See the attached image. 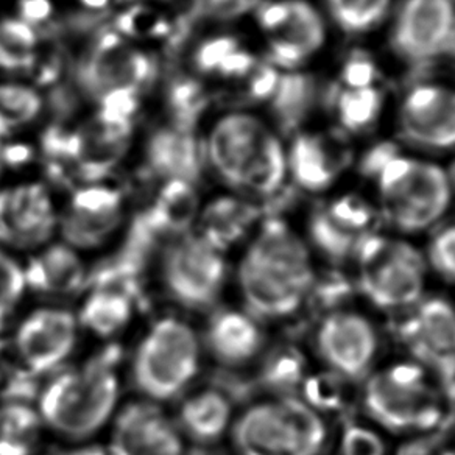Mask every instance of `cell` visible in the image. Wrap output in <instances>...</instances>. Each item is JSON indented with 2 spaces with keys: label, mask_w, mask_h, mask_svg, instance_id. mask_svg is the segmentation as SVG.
<instances>
[{
  "label": "cell",
  "mask_w": 455,
  "mask_h": 455,
  "mask_svg": "<svg viewBox=\"0 0 455 455\" xmlns=\"http://www.w3.org/2000/svg\"><path fill=\"white\" fill-rule=\"evenodd\" d=\"M438 455H455V446L454 448L446 449V451H442V452H438Z\"/></svg>",
  "instance_id": "55"
},
{
  "label": "cell",
  "mask_w": 455,
  "mask_h": 455,
  "mask_svg": "<svg viewBox=\"0 0 455 455\" xmlns=\"http://www.w3.org/2000/svg\"><path fill=\"white\" fill-rule=\"evenodd\" d=\"M114 24L119 32L130 36H140L142 33L152 35V36H163V35H171L172 30L171 26L164 20L155 16L152 10L142 5L130 8L128 12L121 14Z\"/></svg>",
  "instance_id": "42"
},
{
  "label": "cell",
  "mask_w": 455,
  "mask_h": 455,
  "mask_svg": "<svg viewBox=\"0 0 455 455\" xmlns=\"http://www.w3.org/2000/svg\"><path fill=\"white\" fill-rule=\"evenodd\" d=\"M198 217V198L192 184L181 180H169L159 192L146 217V227L153 233L173 235H188L192 223Z\"/></svg>",
  "instance_id": "27"
},
{
  "label": "cell",
  "mask_w": 455,
  "mask_h": 455,
  "mask_svg": "<svg viewBox=\"0 0 455 455\" xmlns=\"http://www.w3.org/2000/svg\"><path fill=\"white\" fill-rule=\"evenodd\" d=\"M260 217V209L251 203L220 196L209 203L196 217V235L211 247L225 254L251 231Z\"/></svg>",
  "instance_id": "23"
},
{
  "label": "cell",
  "mask_w": 455,
  "mask_h": 455,
  "mask_svg": "<svg viewBox=\"0 0 455 455\" xmlns=\"http://www.w3.org/2000/svg\"><path fill=\"white\" fill-rule=\"evenodd\" d=\"M285 161L283 147L272 133L267 134L259 150L248 163L239 183V189L248 190L256 196H272L284 181Z\"/></svg>",
  "instance_id": "31"
},
{
  "label": "cell",
  "mask_w": 455,
  "mask_h": 455,
  "mask_svg": "<svg viewBox=\"0 0 455 455\" xmlns=\"http://www.w3.org/2000/svg\"><path fill=\"white\" fill-rule=\"evenodd\" d=\"M380 109V94L373 88L348 89L337 101L340 121L348 130H362L376 119Z\"/></svg>",
  "instance_id": "37"
},
{
  "label": "cell",
  "mask_w": 455,
  "mask_h": 455,
  "mask_svg": "<svg viewBox=\"0 0 455 455\" xmlns=\"http://www.w3.org/2000/svg\"><path fill=\"white\" fill-rule=\"evenodd\" d=\"M267 379L275 386H291L303 382V361L301 355L291 349L281 351L268 361Z\"/></svg>",
  "instance_id": "43"
},
{
  "label": "cell",
  "mask_w": 455,
  "mask_h": 455,
  "mask_svg": "<svg viewBox=\"0 0 455 455\" xmlns=\"http://www.w3.org/2000/svg\"><path fill=\"white\" fill-rule=\"evenodd\" d=\"M259 0H196V13L219 20H231L245 13Z\"/></svg>",
  "instance_id": "46"
},
{
  "label": "cell",
  "mask_w": 455,
  "mask_h": 455,
  "mask_svg": "<svg viewBox=\"0 0 455 455\" xmlns=\"http://www.w3.org/2000/svg\"><path fill=\"white\" fill-rule=\"evenodd\" d=\"M231 436L239 455H322L329 429L303 399L283 396L250 405L235 418Z\"/></svg>",
  "instance_id": "4"
},
{
  "label": "cell",
  "mask_w": 455,
  "mask_h": 455,
  "mask_svg": "<svg viewBox=\"0 0 455 455\" xmlns=\"http://www.w3.org/2000/svg\"><path fill=\"white\" fill-rule=\"evenodd\" d=\"M32 148L24 144H13L0 150V159L10 165H22L32 159Z\"/></svg>",
  "instance_id": "52"
},
{
  "label": "cell",
  "mask_w": 455,
  "mask_h": 455,
  "mask_svg": "<svg viewBox=\"0 0 455 455\" xmlns=\"http://www.w3.org/2000/svg\"><path fill=\"white\" fill-rule=\"evenodd\" d=\"M254 68V60L247 52L235 51L220 64L219 72L225 76H242L250 74Z\"/></svg>",
  "instance_id": "51"
},
{
  "label": "cell",
  "mask_w": 455,
  "mask_h": 455,
  "mask_svg": "<svg viewBox=\"0 0 455 455\" xmlns=\"http://www.w3.org/2000/svg\"><path fill=\"white\" fill-rule=\"evenodd\" d=\"M124 198L108 188H88L72 196L69 208L58 220L64 243L76 251L103 247L121 228Z\"/></svg>",
  "instance_id": "16"
},
{
  "label": "cell",
  "mask_w": 455,
  "mask_h": 455,
  "mask_svg": "<svg viewBox=\"0 0 455 455\" xmlns=\"http://www.w3.org/2000/svg\"><path fill=\"white\" fill-rule=\"evenodd\" d=\"M340 455H387L386 440L373 427L351 424L341 434Z\"/></svg>",
  "instance_id": "41"
},
{
  "label": "cell",
  "mask_w": 455,
  "mask_h": 455,
  "mask_svg": "<svg viewBox=\"0 0 455 455\" xmlns=\"http://www.w3.org/2000/svg\"><path fill=\"white\" fill-rule=\"evenodd\" d=\"M376 76L374 64L365 55H353L343 70V80L349 89L370 88Z\"/></svg>",
  "instance_id": "47"
},
{
  "label": "cell",
  "mask_w": 455,
  "mask_h": 455,
  "mask_svg": "<svg viewBox=\"0 0 455 455\" xmlns=\"http://www.w3.org/2000/svg\"><path fill=\"white\" fill-rule=\"evenodd\" d=\"M83 4L89 8H105L108 5L109 0H82Z\"/></svg>",
  "instance_id": "53"
},
{
  "label": "cell",
  "mask_w": 455,
  "mask_h": 455,
  "mask_svg": "<svg viewBox=\"0 0 455 455\" xmlns=\"http://www.w3.org/2000/svg\"><path fill=\"white\" fill-rule=\"evenodd\" d=\"M343 382L334 373L315 374L304 378V398L306 404L310 405L314 411H335L341 405L343 399Z\"/></svg>",
  "instance_id": "39"
},
{
  "label": "cell",
  "mask_w": 455,
  "mask_h": 455,
  "mask_svg": "<svg viewBox=\"0 0 455 455\" xmlns=\"http://www.w3.org/2000/svg\"><path fill=\"white\" fill-rule=\"evenodd\" d=\"M401 57L427 61L455 45V8L451 0H407L395 27Z\"/></svg>",
  "instance_id": "12"
},
{
  "label": "cell",
  "mask_w": 455,
  "mask_h": 455,
  "mask_svg": "<svg viewBox=\"0 0 455 455\" xmlns=\"http://www.w3.org/2000/svg\"><path fill=\"white\" fill-rule=\"evenodd\" d=\"M411 309L399 331L411 351L435 365L454 363V304L444 298H426Z\"/></svg>",
  "instance_id": "17"
},
{
  "label": "cell",
  "mask_w": 455,
  "mask_h": 455,
  "mask_svg": "<svg viewBox=\"0 0 455 455\" xmlns=\"http://www.w3.org/2000/svg\"><path fill=\"white\" fill-rule=\"evenodd\" d=\"M395 156H396V147L390 142L379 144L365 156L362 163V171L367 175H376Z\"/></svg>",
  "instance_id": "50"
},
{
  "label": "cell",
  "mask_w": 455,
  "mask_h": 455,
  "mask_svg": "<svg viewBox=\"0 0 455 455\" xmlns=\"http://www.w3.org/2000/svg\"><path fill=\"white\" fill-rule=\"evenodd\" d=\"M138 92L133 89H113L101 97V113L132 121L138 111Z\"/></svg>",
  "instance_id": "45"
},
{
  "label": "cell",
  "mask_w": 455,
  "mask_h": 455,
  "mask_svg": "<svg viewBox=\"0 0 455 455\" xmlns=\"http://www.w3.org/2000/svg\"><path fill=\"white\" fill-rule=\"evenodd\" d=\"M334 20L347 32H365L386 14L390 0H328Z\"/></svg>",
  "instance_id": "35"
},
{
  "label": "cell",
  "mask_w": 455,
  "mask_h": 455,
  "mask_svg": "<svg viewBox=\"0 0 455 455\" xmlns=\"http://www.w3.org/2000/svg\"><path fill=\"white\" fill-rule=\"evenodd\" d=\"M362 295L382 310L411 309L423 299L427 264L409 242L371 235L355 254Z\"/></svg>",
  "instance_id": "5"
},
{
  "label": "cell",
  "mask_w": 455,
  "mask_h": 455,
  "mask_svg": "<svg viewBox=\"0 0 455 455\" xmlns=\"http://www.w3.org/2000/svg\"><path fill=\"white\" fill-rule=\"evenodd\" d=\"M20 20L30 27L43 24L51 18V0H20Z\"/></svg>",
  "instance_id": "49"
},
{
  "label": "cell",
  "mask_w": 455,
  "mask_h": 455,
  "mask_svg": "<svg viewBox=\"0 0 455 455\" xmlns=\"http://www.w3.org/2000/svg\"><path fill=\"white\" fill-rule=\"evenodd\" d=\"M403 132L426 147L455 146V91L419 86L407 95L401 113Z\"/></svg>",
  "instance_id": "18"
},
{
  "label": "cell",
  "mask_w": 455,
  "mask_h": 455,
  "mask_svg": "<svg viewBox=\"0 0 455 455\" xmlns=\"http://www.w3.org/2000/svg\"><path fill=\"white\" fill-rule=\"evenodd\" d=\"M362 403L368 417L390 432L426 434L444 418L446 403L429 370L401 361L368 374Z\"/></svg>",
  "instance_id": "3"
},
{
  "label": "cell",
  "mask_w": 455,
  "mask_h": 455,
  "mask_svg": "<svg viewBox=\"0 0 455 455\" xmlns=\"http://www.w3.org/2000/svg\"><path fill=\"white\" fill-rule=\"evenodd\" d=\"M270 55L283 68H295L318 51L324 41V27L315 10L303 0H287L283 24L272 33Z\"/></svg>",
  "instance_id": "22"
},
{
  "label": "cell",
  "mask_w": 455,
  "mask_h": 455,
  "mask_svg": "<svg viewBox=\"0 0 455 455\" xmlns=\"http://www.w3.org/2000/svg\"><path fill=\"white\" fill-rule=\"evenodd\" d=\"M45 426L36 409L20 403L0 405V455H35Z\"/></svg>",
  "instance_id": "29"
},
{
  "label": "cell",
  "mask_w": 455,
  "mask_h": 455,
  "mask_svg": "<svg viewBox=\"0 0 455 455\" xmlns=\"http://www.w3.org/2000/svg\"><path fill=\"white\" fill-rule=\"evenodd\" d=\"M180 426L194 442L214 444L233 426V405L223 393L212 388L194 393L180 409Z\"/></svg>",
  "instance_id": "25"
},
{
  "label": "cell",
  "mask_w": 455,
  "mask_h": 455,
  "mask_svg": "<svg viewBox=\"0 0 455 455\" xmlns=\"http://www.w3.org/2000/svg\"><path fill=\"white\" fill-rule=\"evenodd\" d=\"M206 345L215 361L227 367H243L253 362L264 347L259 320L250 312H217L206 328Z\"/></svg>",
  "instance_id": "20"
},
{
  "label": "cell",
  "mask_w": 455,
  "mask_h": 455,
  "mask_svg": "<svg viewBox=\"0 0 455 455\" xmlns=\"http://www.w3.org/2000/svg\"><path fill=\"white\" fill-rule=\"evenodd\" d=\"M156 66L150 58L128 49L116 32H103L94 51L78 69V80L89 94L103 95L113 89H133L152 82Z\"/></svg>",
  "instance_id": "13"
},
{
  "label": "cell",
  "mask_w": 455,
  "mask_h": 455,
  "mask_svg": "<svg viewBox=\"0 0 455 455\" xmlns=\"http://www.w3.org/2000/svg\"><path fill=\"white\" fill-rule=\"evenodd\" d=\"M133 314V301L125 291L105 287L84 298L76 320L80 328L95 337L109 339L127 328Z\"/></svg>",
  "instance_id": "28"
},
{
  "label": "cell",
  "mask_w": 455,
  "mask_h": 455,
  "mask_svg": "<svg viewBox=\"0 0 455 455\" xmlns=\"http://www.w3.org/2000/svg\"><path fill=\"white\" fill-rule=\"evenodd\" d=\"M27 289L63 297L82 287L86 279V266L80 251L64 242H51L24 266Z\"/></svg>",
  "instance_id": "21"
},
{
  "label": "cell",
  "mask_w": 455,
  "mask_h": 455,
  "mask_svg": "<svg viewBox=\"0 0 455 455\" xmlns=\"http://www.w3.org/2000/svg\"><path fill=\"white\" fill-rule=\"evenodd\" d=\"M449 186H451V190H454L455 192V163L451 165V171H449L448 175Z\"/></svg>",
  "instance_id": "54"
},
{
  "label": "cell",
  "mask_w": 455,
  "mask_h": 455,
  "mask_svg": "<svg viewBox=\"0 0 455 455\" xmlns=\"http://www.w3.org/2000/svg\"><path fill=\"white\" fill-rule=\"evenodd\" d=\"M36 33L24 20H5L0 22V68L2 69H32Z\"/></svg>",
  "instance_id": "33"
},
{
  "label": "cell",
  "mask_w": 455,
  "mask_h": 455,
  "mask_svg": "<svg viewBox=\"0 0 455 455\" xmlns=\"http://www.w3.org/2000/svg\"><path fill=\"white\" fill-rule=\"evenodd\" d=\"M26 291L24 266L0 247V324L18 309Z\"/></svg>",
  "instance_id": "38"
},
{
  "label": "cell",
  "mask_w": 455,
  "mask_h": 455,
  "mask_svg": "<svg viewBox=\"0 0 455 455\" xmlns=\"http://www.w3.org/2000/svg\"><path fill=\"white\" fill-rule=\"evenodd\" d=\"M374 211L355 196L337 198L310 217V247L332 262L355 258L357 248L371 235Z\"/></svg>",
  "instance_id": "15"
},
{
  "label": "cell",
  "mask_w": 455,
  "mask_h": 455,
  "mask_svg": "<svg viewBox=\"0 0 455 455\" xmlns=\"http://www.w3.org/2000/svg\"><path fill=\"white\" fill-rule=\"evenodd\" d=\"M148 165L169 180L194 183L200 175V153L192 133L161 130L148 144Z\"/></svg>",
  "instance_id": "26"
},
{
  "label": "cell",
  "mask_w": 455,
  "mask_h": 455,
  "mask_svg": "<svg viewBox=\"0 0 455 455\" xmlns=\"http://www.w3.org/2000/svg\"><path fill=\"white\" fill-rule=\"evenodd\" d=\"M315 95L312 78L299 74L279 76L273 92V109L285 130L297 127L309 113Z\"/></svg>",
  "instance_id": "32"
},
{
  "label": "cell",
  "mask_w": 455,
  "mask_h": 455,
  "mask_svg": "<svg viewBox=\"0 0 455 455\" xmlns=\"http://www.w3.org/2000/svg\"><path fill=\"white\" fill-rule=\"evenodd\" d=\"M41 109L38 94L16 84L0 86V138L10 130L33 121Z\"/></svg>",
  "instance_id": "34"
},
{
  "label": "cell",
  "mask_w": 455,
  "mask_h": 455,
  "mask_svg": "<svg viewBox=\"0 0 455 455\" xmlns=\"http://www.w3.org/2000/svg\"><path fill=\"white\" fill-rule=\"evenodd\" d=\"M51 194L41 184L0 190V247L41 250L58 228Z\"/></svg>",
  "instance_id": "11"
},
{
  "label": "cell",
  "mask_w": 455,
  "mask_h": 455,
  "mask_svg": "<svg viewBox=\"0 0 455 455\" xmlns=\"http://www.w3.org/2000/svg\"><path fill=\"white\" fill-rule=\"evenodd\" d=\"M200 339L189 323L165 316L140 340L133 361V380L150 401H169L183 392L200 370Z\"/></svg>",
  "instance_id": "6"
},
{
  "label": "cell",
  "mask_w": 455,
  "mask_h": 455,
  "mask_svg": "<svg viewBox=\"0 0 455 455\" xmlns=\"http://www.w3.org/2000/svg\"><path fill=\"white\" fill-rule=\"evenodd\" d=\"M239 51L237 41L231 36H219L203 43L196 53V64L198 69L203 72H211L220 68V64L225 61V58L229 57L231 53Z\"/></svg>",
  "instance_id": "44"
},
{
  "label": "cell",
  "mask_w": 455,
  "mask_h": 455,
  "mask_svg": "<svg viewBox=\"0 0 455 455\" xmlns=\"http://www.w3.org/2000/svg\"><path fill=\"white\" fill-rule=\"evenodd\" d=\"M270 133L253 116L231 114L215 125L209 138V158L227 183L239 188L248 163Z\"/></svg>",
  "instance_id": "19"
},
{
  "label": "cell",
  "mask_w": 455,
  "mask_h": 455,
  "mask_svg": "<svg viewBox=\"0 0 455 455\" xmlns=\"http://www.w3.org/2000/svg\"><path fill=\"white\" fill-rule=\"evenodd\" d=\"M315 283L307 242L281 219L260 223L237 267V285L258 320H284L303 307Z\"/></svg>",
  "instance_id": "1"
},
{
  "label": "cell",
  "mask_w": 455,
  "mask_h": 455,
  "mask_svg": "<svg viewBox=\"0 0 455 455\" xmlns=\"http://www.w3.org/2000/svg\"><path fill=\"white\" fill-rule=\"evenodd\" d=\"M78 329L76 314L63 307L30 312L14 334V351L22 367L41 374L61 365L76 348Z\"/></svg>",
  "instance_id": "10"
},
{
  "label": "cell",
  "mask_w": 455,
  "mask_h": 455,
  "mask_svg": "<svg viewBox=\"0 0 455 455\" xmlns=\"http://www.w3.org/2000/svg\"><path fill=\"white\" fill-rule=\"evenodd\" d=\"M161 279L180 306L209 309L219 301L227 283L225 256L196 233L180 235L165 248Z\"/></svg>",
  "instance_id": "8"
},
{
  "label": "cell",
  "mask_w": 455,
  "mask_h": 455,
  "mask_svg": "<svg viewBox=\"0 0 455 455\" xmlns=\"http://www.w3.org/2000/svg\"><path fill=\"white\" fill-rule=\"evenodd\" d=\"M206 101L204 91L196 80L180 78L172 83L169 105L175 117V130L192 133V127L206 107Z\"/></svg>",
  "instance_id": "36"
},
{
  "label": "cell",
  "mask_w": 455,
  "mask_h": 455,
  "mask_svg": "<svg viewBox=\"0 0 455 455\" xmlns=\"http://www.w3.org/2000/svg\"><path fill=\"white\" fill-rule=\"evenodd\" d=\"M315 349L329 371L340 379H367L379 353V334L361 312L335 309L316 328Z\"/></svg>",
  "instance_id": "9"
},
{
  "label": "cell",
  "mask_w": 455,
  "mask_h": 455,
  "mask_svg": "<svg viewBox=\"0 0 455 455\" xmlns=\"http://www.w3.org/2000/svg\"><path fill=\"white\" fill-rule=\"evenodd\" d=\"M78 133L82 146L76 159V172L84 181H99L119 163L127 150L128 140L108 138L92 122Z\"/></svg>",
  "instance_id": "30"
},
{
  "label": "cell",
  "mask_w": 455,
  "mask_h": 455,
  "mask_svg": "<svg viewBox=\"0 0 455 455\" xmlns=\"http://www.w3.org/2000/svg\"><path fill=\"white\" fill-rule=\"evenodd\" d=\"M374 177L388 220L403 233H421L448 211L452 190L438 165L396 155Z\"/></svg>",
  "instance_id": "7"
},
{
  "label": "cell",
  "mask_w": 455,
  "mask_h": 455,
  "mask_svg": "<svg viewBox=\"0 0 455 455\" xmlns=\"http://www.w3.org/2000/svg\"><path fill=\"white\" fill-rule=\"evenodd\" d=\"M424 259L443 281L455 284V225L443 228L432 237Z\"/></svg>",
  "instance_id": "40"
},
{
  "label": "cell",
  "mask_w": 455,
  "mask_h": 455,
  "mask_svg": "<svg viewBox=\"0 0 455 455\" xmlns=\"http://www.w3.org/2000/svg\"><path fill=\"white\" fill-rule=\"evenodd\" d=\"M347 164V156L335 152L334 147L320 136L303 134L291 147V172L303 189L320 192L334 183L341 169Z\"/></svg>",
  "instance_id": "24"
},
{
  "label": "cell",
  "mask_w": 455,
  "mask_h": 455,
  "mask_svg": "<svg viewBox=\"0 0 455 455\" xmlns=\"http://www.w3.org/2000/svg\"><path fill=\"white\" fill-rule=\"evenodd\" d=\"M279 76L276 70L270 66H258L251 70V78L248 84L250 95L254 99H268L272 97L276 84H278Z\"/></svg>",
  "instance_id": "48"
},
{
  "label": "cell",
  "mask_w": 455,
  "mask_h": 455,
  "mask_svg": "<svg viewBox=\"0 0 455 455\" xmlns=\"http://www.w3.org/2000/svg\"><path fill=\"white\" fill-rule=\"evenodd\" d=\"M119 395V376L111 359H94L52 380L41 393L36 411L45 429L82 442L109 423Z\"/></svg>",
  "instance_id": "2"
},
{
  "label": "cell",
  "mask_w": 455,
  "mask_h": 455,
  "mask_svg": "<svg viewBox=\"0 0 455 455\" xmlns=\"http://www.w3.org/2000/svg\"><path fill=\"white\" fill-rule=\"evenodd\" d=\"M108 455H184L181 432L152 403H130L117 415Z\"/></svg>",
  "instance_id": "14"
}]
</instances>
